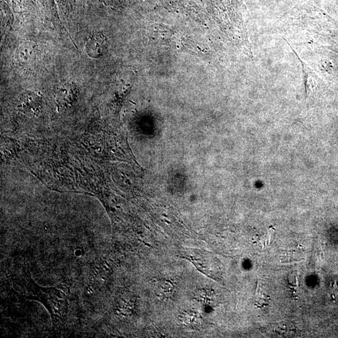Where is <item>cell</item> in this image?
Listing matches in <instances>:
<instances>
[{"instance_id": "cell-1", "label": "cell", "mask_w": 338, "mask_h": 338, "mask_svg": "<svg viewBox=\"0 0 338 338\" xmlns=\"http://www.w3.org/2000/svg\"><path fill=\"white\" fill-rule=\"evenodd\" d=\"M16 284L27 298L39 301L46 307L55 325L63 322L67 313V297L65 292L55 288L41 287L29 277Z\"/></svg>"}, {"instance_id": "cell-2", "label": "cell", "mask_w": 338, "mask_h": 338, "mask_svg": "<svg viewBox=\"0 0 338 338\" xmlns=\"http://www.w3.org/2000/svg\"><path fill=\"white\" fill-rule=\"evenodd\" d=\"M108 41L102 34H94L87 42L85 50L89 57L98 59L102 57L108 50Z\"/></svg>"}, {"instance_id": "cell-3", "label": "cell", "mask_w": 338, "mask_h": 338, "mask_svg": "<svg viewBox=\"0 0 338 338\" xmlns=\"http://www.w3.org/2000/svg\"><path fill=\"white\" fill-rule=\"evenodd\" d=\"M42 99L36 93L27 92L23 94L19 101L18 108L28 115H36L42 108Z\"/></svg>"}, {"instance_id": "cell-4", "label": "cell", "mask_w": 338, "mask_h": 338, "mask_svg": "<svg viewBox=\"0 0 338 338\" xmlns=\"http://www.w3.org/2000/svg\"><path fill=\"white\" fill-rule=\"evenodd\" d=\"M78 89L74 83H67L63 85L57 92L58 103L62 107L72 104L78 95Z\"/></svg>"}, {"instance_id": "cell-5", "label": "cell", "mask_w": 338, "mask_h": 338, "mask_svg": "<svg viewBox=\"0 0 338 338\" xmlns=\"http://www.w3.org/2000/svg\"><path fill=\"white\" fill-rule=\"evenodd\" d=\"M299 61L301 62L302 65L304 74H305V87L306 92H307V103H309L311 97L313 95L314 92L315 91L316 85V76L311 72V69H309L305 63H304L302 61L298 58Z\"/></svg>"}, {"instance_id": "cell-6", "label": "cell", "mask_w": 338, "mask_h": 338, "mask_svg": "<svg viewBox=\"0 0 338 338\" xmlns=\"http://www.w3.org/2000/svg\"><path fill=\"white\" fill-rule=\"evenodd\" d=\"M174 290V285L168 280H158L155 284V292L160 297H168Z\"/></svg>"}, {"instance_id": "cell-7", "label": "cell", "mask_w": 338, "mask_h": 338, "mask_svg": "<svg viewBox=\"0 0 338 338\" xmlns=\"http://www.w3.org/2000/svg\"><path fill=\"white\" fill-rule=\"evenodd\" d=\"M260 286V284H258V288H257L256 305L259 307H262L269 305L270 298L269 296H266L264 292H262L261 287Z\"/></svg>"}, {"instance_id": "cell-8", "label": "cell", "mask_w": 338, "mask_h": 338, "mask_svg": "<svg viewBox=\"0 0 338 338\" xmlns=\"http://www.w3.org/2000/svg\"><path fill=\"white\" fill-rule=\"evenodd\" d=\"M274 232H275V229L271 227V228L269 229L268 232H267L266 236H265V238L262 240L263 245H266L270 243L272 235H273Z\"/></svg>"}]
</instances>
